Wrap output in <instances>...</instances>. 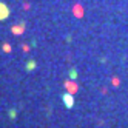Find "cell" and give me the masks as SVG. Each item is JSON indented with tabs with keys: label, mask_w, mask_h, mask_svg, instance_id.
Here are the masks:
<instances>
[{
	"label": "cell",
	"mask_w": 128,
	"mask_h": 128,
	"mask_svg": "<svg viewBox=\"0 0 128 128\" xmlns=\"http://www.w3.org/2000/svg\"><path fill=\"white\" fill-rule=\"evenodd\" d=\"M8 16H10V8L0 2V20H5Z\"/></svg>",
	"instance_id": "obj_1"
},
{
	"label": "cell",
	"mask_w": 128,
	"mask_h": 128,
	"mask_svg": "<svg viewBox=\"0 0 128 128\" xmlns=\"http://www.w3.org/2000/svg\"><path fill=\"white\" fill-rule=\"evenodd\" d=\"M63 104H65V106L68 108H72V105H74V97H72V94H63Z\"/></svg>",
	"instance_id": "obj_2"
},
{
	"label": "cell",
	"mask_w": 128,
	"mask_h": 128,
	"mask_svg": "<svg viewBox=\"0 0 128 128\" xmlns=\"http://www.w3.org/2000/svg\"><path fill=\"white\" fill-rule=\"evenodd\" d=\"M32 68H34V62H30L28 63V70H32Z\"/></svg>",
	"instance_id": "obj_4"
},
{
	"label": "cell",
	"mask_w": 128,
	"mask_h": 128,
	"mask_svg": "<svg viewBox=\"0 0 128 128\" xmlns=\"http://www.w3.org/2000/svg\"><path fill=\"white\" fill-rule=\"evenodd\" d=\"M12 31H14L16 34H20L23 30H22V26H20V28H19V26H14V28H12Z\"/></svg>",
	"instance_id": "obj_3"
}]
</instances>
